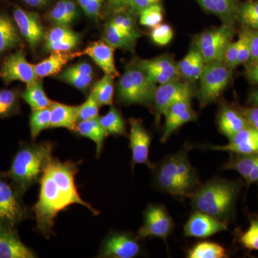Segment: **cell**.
<instances>
[{
  "mask_svg": "<svg viewBox=\"0 0 258 258\" xmlns=\"http://www.w3.org/2000/svg\"><path fill=\"white\" fill-rule=\"evenodd\" d=\"M81 161H61L52 158L40 181L38 200L32 208L36 221V230L45 238H50L55 219L61 211L71 205H82L98 215L99 212L83 200L78 191L76 176Z\"/></svg>",
  "mask_w": 258,
  "mask_h": 258,
  "instance_id": "1",
  "label": "cell"
},
{
  "mask_svg": "<svg viewBox=\"0 0 258 258\" xmlns=\"http://www.w3.org/2000/svg\"><path fill=\"white\" fill-rule=\"evenodd\" d=\"M54 144L51 142H20L9 170L0 171L9 179L21 195L34 184L40 183L45 169L52 160Z\"/></svg>",
  "mask_w": 258,
  "mask_h": 258,
  "instance_id": "2",
  "label": "cell"
},
{
  "mask_svg": "<svg viewBox=\"0 0 258 258\" xmlns=\"http://www.w3.org/2000/svg\"><path fill=\"white\" fill-rule=\"evenodd\" d=\"M237 195L238 186L235 182L215 179L199 186L189 198L197 211L227 222L233 215Z\"/></svg>",
  "mask_w": 258,
  "mask_h": 258,
  "instance_id": "3",
  "label": "cell"
},
{
  "mask_svg": "<svg viewBox=\"0 0 258 258\" xmlns=\"http://www.w3.org/2000/svg\"><path fill=\"white\" fill-rule=\"evenodd\" d=\"M157 87L134 59L125 66L117 82V101L123 106L140 105L152 108Z\"/></svg>",
  "mask_w": 258,
  "mask_h": 258,
  "instance_id": "4",
  "label": "cell"
},
{
  "mask_svg": "<svg viewBox=\"0 0 258 258\" xmlns=\"http://www.w3.org/2000/svg\"><path fill=\"white\" fill-rule=\"evenodd\" d=\"M232 73L222 61L206 64L196 93L200 107L208 106L220 100L230 85Z\"/></svg>",
  "mask_w": 258,
  "mask_h": 258,
  "instance_id": "5",
  "label": "cell"
},
{
  "mask_svg": "<svg viewBox=\"0 0 258 258\" xmlns=\"http://www.w3.org/2000/svg\"><path fill=\"white\" fill-rule=\"evenodd\" d=\"M23 198L11 181L0 172V219L14 230L31 215Z\"/></svg>",
  "mask_w": 258,
  "mask_h": 258,
  "instance_id": "6",
  "label": "cell"
},
{
  "mask_svg": "<svg viewBox=\"0 0 258 258\" xmlns=\"http://www.w3.org/2000/svg\"><path fill=\"white\" fill-rule=\"evenodd\" d=\"M198 86L195 83L187 82L181 79L174 80L164 84L159 85L154 94L153 107L156 124L160 122L167 108L180 101L192 99L196 96Z\"/></svg>",
  "mask_w": 258,
  "mask_h": 258,
  "instance_id": "7",
  "label": "cell"
},
{
  "mask_svg": "<svg viewBox=\"0 0 258 258\" xmlns=\"http://www.w3.org/2000/svg\"><path fill=\"white\" fill-rule=\"evenodd\" d=\"M235 29L222 25L205 30L195 36L192 43L201 52L206 64L222 61L227 45L232 41Z\"/></svg>",
  "mask_w": 258,
  "mask_h": 258,
  "instance_id": "8",
  "label": "cell"
},
{
  "mask_svg": "<svg viewBox=\"0 0 258 258\" xmlns=\"http://www.w3.org/2000/svg\"><path fill=\"white\" fill-rule=\"evenodd\" d=\"M0 79L6 86L14 81L28 85L39 81L34 64L29 62L23 48L5 56L0 64Z\"/></svg>",
  "mask_w": 258,
  "mask_h": 258,
  "instance_id": "9",
  "label": "cell"
},
{
  "mask_svg": "<svg viewBox=\"0 0 258 258\" xmlns=\"http://www.w3.org/2000/svg\"><path fill=\"white\" fill-rule=\"evenodd\" d=\"M174 227V220L165 207L149 205L144 211L143 225L137 235L140 239L155 237L166 242Z\"/></svg>",
  "mask_w": 258,
  "mask_h": 258,
  "instance_id": "10",
  "label": "cell"
},
{
  "mask_svg": "<svg viewBox=\"0 0 258 258\" xmlns=\"http://www.w3.org/2000/svg\"><path fill=\"white\" fill-rule=\"evenodd\" d=\"M138 235L132 232H116L108 233L102 242L98 257L134 258L141 252Z\"/></svg>",
  "mask_w": 258,
  "mask_h": 258,
  "instance_id": "11",
  "label": "cell"
},
{
  "mask_svg": "<svg viewBox=\"0 0 258 258\" xmlns=\"http://www.w3.org/2000/svg\"><path fill=\"white\" fill-rule=\"evenodd\" d=\"M12 16L24 41L32 52H35L44 42L47 32L40 17L35 12L28 11L18 5L13 8Z\"/></svg>",
  "mask_w": 258,
  "mask_h": 258,
  "instance_id": "12",
  "label": "cell"
},
{
  "mask_svg": "<svg viewBox=\"0 0 258 258\" xmlns=\"http://www.w3.org/2000/svg\"><path fill=\"white\" fill-rule=\"evenodd\" d=\"M130 125L129 147L132 151V164H144L153 169L155 164L149 159L152 135L144 127L142 120L132 118L128 120Z\"/></svg>",
  "mask_w": 258,
  "mask_h": 258,
  "instance_id": "13",
  "label": "cell"
},
{
  "mask_svg": "<svg viewBox=\"0 0 258 258\" xmlns=\"http://www.w3.org/2000/svg\"><path fill=\"white\" fill-rule=\"evenodd\" d=\"M154 181L158 189L175 197H186L176 169L175 154L164 158L154 168Z\"/></svg>",
  "mask_w": 258,
  "mask_h": 258,
  "instance_id": "14",
  "label": "cell"
},
{
  "mask_svg": "<svg viewBox=\"0 0 258 258\" xmlns=\"http://www.w3.org/2000/svg\"><path fill=\"white\" fill-rule=\"evenodd\" d=\"M135 60L157 86L180 79L177 62L169 54H164L152 59L136 58Z\"/></svg>",
  "mask_w": 258,
  "mask_h": 258,
  "instance_id": "15",
  "label": "cell"
},
{
  "mask_svg": "<svg viewBox=\"0 0 258 258\" xmlns=\"http://www.w3.org/2000/svg\"><path fill=\"white\" fill-rule=\"evenodd\" d=\"M164 115L165 122L160 139L161 143L167 142L169 137L183 125L198 119V113L191 107V99L183 100L171 105Z\"/></svg>",
  "mask_w": 258,
  "mask_h": 258,
  "instance_id": "16",
  "label": "cell"
},
{
  "mask_svg": "<svg viewBox=\"0 0 258 258\" xmlns=\"http://www.w3.org/2000/svg\"><path fill=\"white\" fill-rule=\"evenodd\" d=\"M227 230V222L195 210L185 224L184 234L185 237L208 238L218 232Z\"/></svg>",
  "mask_w": 258,
  "mask_h": 258,
  "instance_id": "17",
  "label": "cell"
},
{
  "mask_svg": "<svg viewBox=\"0 0 258 258\" xmlns=\"http://www.w3.org/2000/svg\"><path fill=\"white\" fill-rule=\"evenodd\" d=\"M114 51V47L102 40L92 42L84 50L76 52V55L77 57L88 56L105 74L116 78L120 74L115 66Z\"/></svg>",
  "mask_w": 258,
  "mask_h": 258,
  "instance_id": "18",
  "label": "cell"
},
{
  "mask_svg": "<svg viewBox=\"0 0 258 258\" xmlns=\"http://www.w3.org/2000/svg\"><path fill=\"white\" fill-rule=\"evenodd\" d=\"M230 142L223 146H210L212 150L227 152L238 155L258 153V131L251 125L241 130L232 138Z\"/></svg>",
  "mask_w": 258,
  "mask_h": 258,
  "instance_id": "19",
  "label": "cell"
},
{
  "mask_svg": "<svg viewBox=\"0 0 258 258\" xmlns=\"http://www.w3.org/2000/svg\"><path fill=\"white\" fill-rule=\"evenodd\" d=\"M205 13L215 15L222 25L235 29L240 0H195Z\"/></svg>",
  "mask_w": 258,
  "mask_h": 258,
  "instance_id": "20",
  "label": "cell"
},
{
  "mask_svg": "<svg viewBox=\"0 0 258 258\" xmlns=\"http://www.w3.org/2000/svg\"><path fill=\"white\" fill-rule=\"evenodd\" d=\"M24 42L13 16L0 10V60L12 51L23 48Z\"/></svg>",
  "mask_w": 258,
  "mask_h": 258,
  "instance_id": "21",
  "label": "cell"
},
{
  "mask_svg": "<svg viewBox=\"0 0 258 258\" xmlns=\"http://www.w3.org/2000/svg\"><path fill=\"white\" fill-rule=\"evenodd\" d=\"M56 76L62 82L68 83L73 87L86 93L92 86L94 71L91 64L86 61H82L66 68Z\"/></svg>",
  "mask_w": 258,
  "mask_h": 258,
  "instance_id": "22",
  "label": "cell"
},
{
  "mask_svg": "<svg viewBox=\"0 0 258 258\" xmlns=\"http://www.w3.org/2000/svg\"><path fill=\"white\" fill-rule=\"evenodd\" d=\"M217 125L222 135L230 139L249 125V123L239 108L223 103L217 115Z\"/></svg>",
  "mask_w": 258,
  "mask_h": 258,
  "instance_id": "23",
  "label": "cell"
},
{
  "mask_svg": "<svg viewBox=\"0 0 258 258\" xmlns=\"http://www.w3.org/2000/svg\"><path fill=\"white\" fill-rule=\"evenodd\" d=\"M206 62L198 47L191 44L186 55L177 62L178 74L180 79L190 83L200 80Z\"/></svg>",
  "mask_w": 258,
  "mask_h": 258,
  "instance_id": "24",
  "label": "cell"
},
{
  "mask_svg": "<svg viewBox=\"0 0 258 258\" xmlns=\"http://www.w3.org/2000/svg\"><path fill=\"white\" fill-rule=\"evenodd\" d=\"M190 147L189 145L184 146L181 150L175 154L178 176L188 198L199 187L198 172L191 165L188 157Z\"/></svg>",
  "mask_w": 258,
  "mask_h": 258,
  "instance_id": "25",
  "label": "cell"
},
{
  "mask_svg": "<svg viewBox=\"0 0 258 258\" xmlns=\"http://www.w3.org/2000/svg\"><path fill=\"white\" fill-rule=\"evenodd\" d=\"M224 169L238 172L247 185L258 182V153L238 155L235 154L224 164Z\"/></svg>",
  "mask_w": 258,
  "mask_h": 258,
  "instance_id": "26",
  "label": "cell"
},
{
  "mask_svg": "<svg viewBox=\"0 0 258 258\" xmlns=\"http://www.w3.org/2000/svg\"><path fill=\"white\" fill-rule=\"evenodd\" d=\"M51 112L50 128H64L75 132L79 120V106H69L52 101Z\"/></svg>",
  "mask_w": 258,
  "mask_h": 258,
  "instance_id": "27",
  "label": "cell"
},
{
  "mask_svg": "<svg viewBox=\"0 0 258 258\" xmlns=\"http://www.w3.org/2000/svg\"><path fill=\"white\" fill-rule=\"evenodd\" d=\"M77 57L76 52H52L41 62L34 64L37 77L40 79L57 76L68 62Z\"/></svg>",
  "mask_w": 258,
  "mask_h": 258,
  "instance_id": "28",
  "label": "cell"
},
{
  "mask_svg": "<svg viewBox=\"0 0 258 258\" xmlns=\"http://www.w3.org/2000/svg\"><path fill=\"white\" fill-rule=\"evenodd\" d=\"M36 254L20 240L18 231L0 235V258H35Z\"/></svg>",
  "mask_w": 258,
  "mask_h": 258,
  "instance_id": "29",
  "label": "cell"
},
{
  "mask_svg": "<svg viewBox=\"0 0 258 258\" xmlns=\"http://www.w3.org/2000/svg\"><path fill=\"white\" fill-rule=\"evenodd\" d=\"M75 132L81 137L91 139L94 142L96 146V158H99L103 152L105 140L108 137L100 121V116L78 122Z\"/></svg>",
  "mask_w": 258,
  "mask_h": 258,
  "instance_id": "30",
  "label": "cell"
},
{
  "mask_svg": "<svg viewBox=\"0 0 258 258\" xmlns=\"http://www.w3.org/2000/svg\"><path fill=\"white\" fill-rule=\"evenodd\" d=\"M102 36L105 42L115 49L132 52L135 50L136 44L138 40L117 28L108 19L105 23Z\"/></svg>",
  "mask_w": 258,
  "mask_h": 258,
  "instance_id": "31",
  "label": "cell"
},
{
  "mask_svg": "<svg viewBox=\"0 0 258 258\" xmlns=\"http://www.w3.org/2000/svg\"><path fill=\"white\" fill-rule=\"evenodd\" d=\"M21 98L33 110L49 108L52 101L47 97L44 91L41 80L26 86V88L21 92Z\"/></svg>",
  "mask_w": 258,
  "mask_h": 258,
  "instance_id": "32",
  "label": "cell"
},
{
  "mask_svg": "<svg viewBox=\"0 0 258 258\" xmlns=\"http://www.w3.org/2000/svg\"><path fill=\"white\" fill-rule=\"evenodd\" d=\"M21 92L18 88H0V119L20 113Z\"/></svg>",
  "mask_w": 258,
  "mask_h": 258,
  "instance_id": "33",
  "label": "cell"
},
{
  "mask_svg": "<svg viewBox=\"0 0 258 258\" xmlns=\"http://www.w3.org/2000/svg\"><path fill=\"white\" fill-rule=\"evenodd\" d=\"M100 121L108 136L122 137L127 134L124 118L119 110L113 105L106 114L100 116Z\"/></svg>",
  "mask_w": 258,
  "mask_h": 258,
  "instance_id": "34",
  "label": "cell"
},
{
  "mask_svg": "<svg viewBox=\"0 0 258 258\" xmlns=\"http://www.w3.org/2000/svg\"><path fill=\"white\" fill-rule=\"evenodd\" d=\"M114 77L106 75L93 85L91 91L96 97L100 107L112 106L114 98Z\"/></svg>",
  "mask_w": 258,
  "mask_h": 258,
  "instance_id": "35",
  "label": "cell"
},
{
  "mask_svg": "<svg viewBox=\"0 0 258 258\" xmlns=\"http://www.w3.org/2000/svg\"><path fill=\"white\" fill-rule=\"evenodd\" d=\"M137 18L138 17L132 14L127 10L108 17V20L114 24L117 28L124 32L127 35L139 40L142 37V32L137 26Z\"/></svg>",
  "mask_w": 258,
  "mask_h": 258,
  "instance_id": "36",
  "label": "cell"
},
{
  "mask_svg": "<svg viewBox=\"0 0 258 258\" xmlns=\"http://www.w3.org/2000/svg\"><path fill=\"white\" fill-rule=\"evenodd\" d=\"M227 249L216 242H198L188 251L189 258H224L227 257Z\"/></svg>",
  "mask_w": 258,
  "mask_h": 258,
  "instance_id": "37",
  "label": "cell"
},
{
  "mask_svg": "<svg viewBox=\"0 0 258 258\" xmlns=\"http://www.w3.org/2000/svg\"><path fill=\"white\" fill-rule=\"evenodd\" d=\"M237 23L242 28L258 30V0H246L240 3Z\"/></svg>",
  "mask_w": 258,
  "mask_h": 258,
  "instance_id": "38",
  "label": "cell"
},
{
  "mask_svg": "<svg viewBox=\"0 0 258 258\" xmlns=\"http://www.w3.org/2000/svg\"><path fill=\"white\" fill-rule=\"evenodd\" d=\"M51 112L49 108L33 110L30 116V137L35 142L42 132L50 128Z\"/></svg>",
  "mask_w": 258,
  "mask_h": 258,
  "instance_id": "39",
  "label": "cell"
},
{
  "mask_svg": "<svg viewBox=\"0 0 258 258\" xmlns=\"http://www.w3.org/2000/svg\"><path fill=\"white\" fill-rule=\"evenodd\" d=\"M139 23L146 28H153L164 20V10L161 3L153 5L142 10L139 15Z\"/></svg>",
  "mask_w": 258,
  "mask_h": 258,
  "instance_id": "40",
  "label": "cell"
},
{
  "mask_svg": "<svg viewBox=\"0 0 258 258\" xmlns=\"http://www.w3.org/2000/svg\"><path fill=\"white\" fill-rule=\"evenodd\" d=\"M83 13L91 20L98 22L103 17L106 0H76Z\"/></svg>",
  "mask_w": 258,
  "mask_h": 258,
  "instance_id": "41",
  "label": "cell"
},
{
  "mask_svg": "<svg viewBox=\"0 0 258 258\" xmlns=\"http://www.w3.org/2000/svg\"><path fill=\"white\" fill-rule=\"evenodd\" d=\"M150 37L152 42L159 46H165L170 43L174 37V30L167 23L159 24L152 28Z\"/></svg>",
  "mask_w": 258,
  "mask_h": 258,
  "instance_id": "42",
  "label": "cell"
},
{
  "mask_svg": "<svg viewBox=\"0 0 258 258\" xmlns=\"http://www.w3.org/2000/svg\"><path fill=\"white\" fill-rule=\"evenodd\" d=\"M79 35H81V34L75 32L70 28L69 25H54L52 28L47 30L44 40V44L73 38Z\"/></svg>",
  "mask_w": 258,
  "mask_h": 258,
  "instance_id": "43",
  "label": "cell"
},
{
  "mask_svg": "<svg viewBox=\"0 0 258 258\" xmlns=\"http://www.w3.org/2000/svg\"><path fill=\"white\" fill-rule=\"evenodd\" d=\"M99 108L100 106L97 101L96 97L93 94L92 91H91L86 101L79 106L78 120L79 121H81V120L92 119V118L99 116L98 115Z\"/></svg>",
  "mask_w": 258,
  "mask_h": 258,
  "instance_id": "44",
  "label": "cell"
},
{
  "mask_svg": "<svg viewBox=\"0 0 258 258\" xmlns=\"http://www.w3.org/2000/svg\"><path fill=\"white\" fill-rule=\"evenodd\" d=\"M81 41V35L66 39L60 41L44 44V50L47 52H72L79 47Z\"/></svg>",
  "mask_w": 258,
  "mask_h": 258,
  "instance_id": "45",
  "label": "cell"
},
{
  "mask_svg": "<svg viewBox=\"0 0 258 258\" xmlns=\"http://www.w3.org/2000/svg\"><path fill=\"white\" fill-rule=\"evenodd\" d=\"M47 20L54 25H69L66 12V0H58L47 13Z\"/></svg>",
  "mask_w": 258,
  "mask_h": 258,
  "instance_id": "46",
  "label": "cell"
},
{
  "mask_svg": "<svg viewBox=\"0 0 258 258\" xmlns=\"http://www.w3.org/2000/svg\"><path fill=\"white\" fill-rule=\"evenodd\" d=\"M240 241L245 248L258 251V218L251 220L248 230L241 235Z\"/></svg>",
  "mask_w": 258,
  "mask_h": 258,
  "instance_id": "47",
  "label": "cell"
},
{
  "mask_svg": "<svg viewBox=\"0 0 258 258\" xmlns=\"http://www.w3.org/2000/svg\"><path fill=\"white\" fill-rule=\"evenodd\" d=\"M237 41L238 43V66L245 64L248 62L249 58L248 29L242 27Z\"/></svg>",
  "mask_w": 258,
  "mask_h": 258,
  "instance_id": "48",
  "label": "cell"
},
{
  "mask_svg": "<svg viewBox=\"0 0 258 258\" xmlns=\"http://www.w3.org/2000/svg\"><path fill=\"white\" fill-rule=\"evenodd\" d=\"M222 62L230 70L234 69L238 66V43L237 41L230 42L227 45L222 57Z\"/></svg>",
  "mask_w": 258,
  "mask_h": 258,
  "instance_id": "49",
  "label": "cell"
},
{
  "mask_svg": "<svg viewBox=\"0 0 258 258\" xmlns=\"http://www.w3.org/2000/svg\"><path fill=\"white\" fill-rule=\"evenodd\" d=\"M128 0H106L103 16L108 17L127 9Z\"/></svg>",
  "mask_w": 258,
  "mask_h": 258,
  "instance_id": "50",
  "label": "cell"
},
{
  "mask_svg": "<svg viewBox=\"0 0 258 258\" xmlns=\"http://www.w3.org/2000/svg\"><path fill=\"white\" fill-rule=\"evenodd\" d=\"M161 0H128L127 10L138 17L142 10L153 5L161 3Z\"/></svg>",
  "mask_w": 258,
  "mask_h": 258,
  "instance_id": "51",
  "label": "cell"
},
{
  "mask_svg": "<svg viewBox=\"0 0 258 258\" xmlns=\"http://www.w3.org/2000/svg\"><path fill=\"white\" fill-rule=\"evenodd\" d=\"M247 29L249 34V58L245 64L254 63L258 61V30Z\"/></svg>",
  "mask_w": 258,
  "mask_h": 258,
  "instance_id": "52",
  "label": "cell"
},
{
  "mask_svg": "<svg viewBox=\"0 0 258 258\" xmlns=\"http://www.w3.org/2000/svg\"><path fill=\"white\" fill-rule=\"evenodd\" d=\"M239 109L248 122L249 125L258 131V106H254L248 108L239 107Z\"/></svg>",
  "mask_w": 258,
  "mask_h": 258,
  "instance_id": "53",
  "label": "cell"
},
{
  "mask_svg": "<svg viewBox=\"0 0 258 258\" xmlns=\"http://www.w3.org/2000/svg\"><path fill=\"white\" fill-rule=\"evenodd\" d=\"M244 75L249 82L258 86V61L254 63L245 64Z\"/></svg>",
  "mask_w": 258,
  "mask_h": 258,
  "instance_id": "54",
  "label": "cell"
},
{
  "mask_svg": "<svg viewBox=\"0 0 258 258\" xmlns=\"http://www.w3.org/2000/svg\"><path fill=\"white\" fill-rule=\"evenodd\" d=\"M66 12H67L68 20L70 25L79 17L77 3L76 0H66Z\"/></svg>",
  "mask_w": 258,
  "mask_h": 258,
  "instance_id": "55",
  "label": "cell"
},
{
  "mask_svg": "<svg viewBox=\"0 0 258 258\" xmlns=\"http://www.w3.org/2000/svg\"><path fill=\"white\" fill-rule=\"evenodd\" d=\"M24 4L36 9H42L48 5L50 0H21Z\"/></svg>",
  "mask_w": 258,
  "mask_h": 258,
  "instance_id": "56",
  "label": "cell"
},
{
  "mask_svg": "<svg viewBox=\"0 0 258 258\" xmlns=\"http://www.w3.org/2000/svg\"><path fill=\"white\" fill-rule=\"evenodd\" d=\"M249 101L253 106H258V87L249 94Z\"/></svg>",
  "mask_w": 258,
  "mask_h": 258,
  "instance_id": "57",
  "label": "cell"
},
{
  "mask_svg": "<svg viewBox=\"0 0 258 258\" xmlns=\"http://www.w3.org/2000/svg\"><path fill=\"white\" fill-rule=\"evenodd\" d=\"M16 230H14V229L10 228V227H8V226L0 219V235H2V234L9 233V232Z\"/></svg>",
  "mask_w": 258,
  "mask_h": 258,
  "instance_id": "58",
  "label": "cell"
}]
</instances>
